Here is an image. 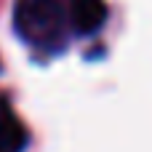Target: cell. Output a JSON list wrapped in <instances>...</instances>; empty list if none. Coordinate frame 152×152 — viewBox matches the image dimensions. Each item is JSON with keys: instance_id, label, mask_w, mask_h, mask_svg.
Listing matches in <instances>:
<instances>
[{"instance_id": "1", "label": "cell", "mask_w": 152, "mask_h": 152, "mask_svg": "<svg viewBox=\"0 0 152 152\" xmlns=\"http://www.w3.org/2000/svg\"><path fill=\"white\" fill-rule=\"evenodd\" d=\"M16 32L35 48L59 51L67 43L69 11L59 0H19L13 11Z\"/></svg>"}, {"instance_id": "2", "label": "cell", "mask_w": 152, "mask_h": 152, "mask_svg": "<svg viewBox=\"0 0 152 152\" xmlns=\"http://www.w3.org/2000/svg\"><path fill=\"white\" fill-rule=\"evenodd\" d=\"M107 16L104 0H69V27L77 35H91Z\"/></svg>"}, {"instance_id": "3", "label": "cell", "mask_w": 152, "mask_h": 152, "mask_svg": "<svg viewBox=\"0 0 152 152\" xmlns=\"http://www.w3.org/2000/svg\"><path fill=\"white\" fill-rule=\"evenodd\" d=\"M0 152H13V150H11V147H5V144L0 142Z\"/></svg>"}]
</instances>
